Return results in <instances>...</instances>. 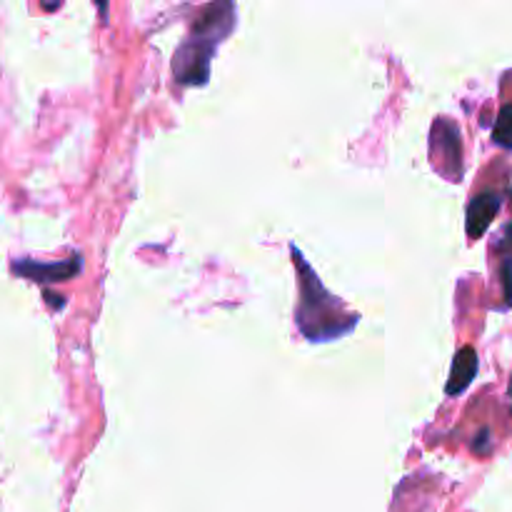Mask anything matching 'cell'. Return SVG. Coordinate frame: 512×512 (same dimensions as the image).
I'll return each mask as SVG.
<instances>
[{
    "instance_id": "obj_1",
    "label": "cell",
    "mask_w": 512,
    "mask_h": 512,
    "mask_svg": "<svg viewBox=\"0 0 512 512\" xmlns=\"http://www.w3.org/2000/svg\"><path fill=\"white\" fill-rule=\"evenodd\" d=\"M293 258L300 270V305L295 320H298L305 338L315 340V343H323V340L338 338V335H345L348 330H353L358 325V315L345 313L340 300L333 298L320 285L318 275L303 263V255L295 248Z\"/></svg>"
},
{
    "instance_id": "obj_2",
    "label": "cell",
    "mask_w": 512,
    "mask_h": 512,
    "mask_svg": "<svg viewBox=\"0 0 512 512\" xmlns=\"http://www.w3.org/2000/svg\"><path fill=\"white\" fill-rule=\"evenodd\" d=\"M233 25V5H208L193 23V35L180 45L175 55L173 73L183 85H203L208 80L210 53L218 38H223Z\"/></svg>"
},
{
    "instance_id": "obj_3",
    "label": "cell",
    "mask_w": 512,
    "mask_h": 512,
    "mask_svg": "<svg viewBox=\"0 0 512 512\" xmlns=\"http://www.w3.org/2000/svg\"><path fill=\"white\" fill-rule=\"evenodd\" d=\"M433 160L438 163L440 173L450 178H460V160H463V148H460V133L450 120H438L433 125Z\"/></svg>"
},
{
    "instance_id": "obj_4",
    "label": "cell",
    "mask_w": 512,
    "mask_h": 512,
    "mask_svg": "<svg viewBox=\"0 0 512 512\" xmlns=\"http://www.w3.org/2000/svg\"><path fill=\"white\" fill-rule=\"evenodd\" d=\"M500 210V195L498 193H480L468 205V235L470 238H480L493 223L495 215Z\"/></svg>"
},
{
    "instance_id": "obj_5",
    "label": "cell",
    "mask_w": 512,
    "mask_h": 512,
    "mask_svg": "<svg viewBox=\"0 0 512 512\" xmlns=\"http://www.w3.org/2000/svg\"><path fill=\"white\" fill-rule=\"evenodd\" d=\"M15 270L23 275H30V278H35V280H43V283H63V280H70L73 275L80 273V255L68 258L65 263H58V265L20 263V265H15Z\"/></svg>"
},
{
    "instance_id": "obj_6",
    "label": "cell",
    "mask_w": 512,
    "mask_h": 512,
    "mask_svg": "<svg viewBox=\"0 0 512 512\" xmlns=\"http://www.w3.org/2000/svg\"><path fill=\"white\" fill-rule=\"evenodd\" d=\"M478 373V353L473 348H463L453 360V370H450L448 380V395H460Z\"/></svg>"
},
{
    "instance_id": "obj_7",
    "label": "cell",
    "mask_w": 512,
    "mask_h": 512,
    "mask_svg": "<svg viewBox=\"0 0 512 512\" xmlns=\"http://www.w3.org/2000/svg\"><path fill=\"white\" fill-rule=\"evenodd\" d=\"M493 140L503 148H512V103L503 105V110H500L498 120H495Z\"/></svg>"
},
{
    "instance_id": "obj_8",
    "label": "cell",
    "mask_w": 512,
    "mask_h": 512,
    "mask_svg": "<svg viewBox=\"0 0 512 512\" xmlns=\"http://www.w3.org/2000/svg\"><path fill=\"white\" fill-rule=\"evenodd\" d=\"M500 275H503L505 300H508V305H512V258H505L503 270H500Z\"/></svg>"
},
{
    "instance_id": "obj_9",
    "label": "cell",
    "mask_w": 512,
    "mask_h": 512,
    "mask_svg": "<svg viewBox=\"0 0 512 512\" xmlns=\"http://www.w3.org/2000/svg\"><path fill=\"white\" fill-rule=\"evenodd\" d=\"M510 398H512V383H510Z\"/></svg>"
}]
</instances>
